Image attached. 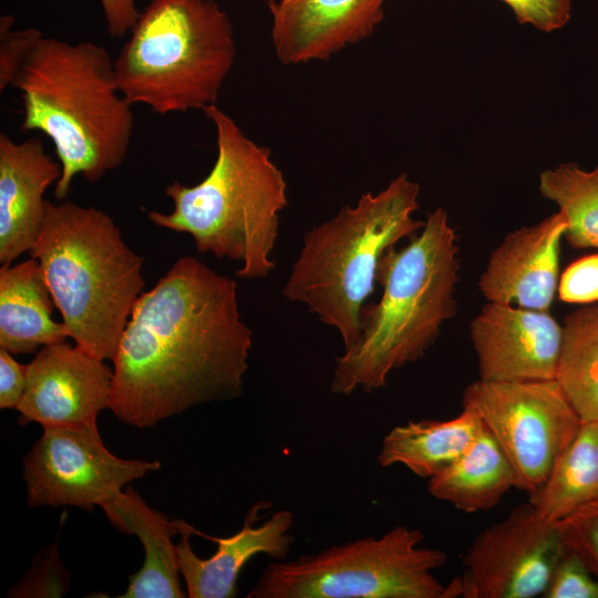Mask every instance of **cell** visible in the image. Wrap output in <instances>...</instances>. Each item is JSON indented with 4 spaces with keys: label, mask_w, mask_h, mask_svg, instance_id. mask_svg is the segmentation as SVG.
Wrapping results in <instances>:
<instances>
[{
    "label": "cell",
    "mask_w": 598,
    "mask_h": 598,
    "mask_svg": "<svg viewBox=\"0 0 598 598\" xmlns=\"http://www.w3.org/2000/svg\"><path fill=\"white\" fill-rule=\"evenodd\" d=\"M251 344L236 281L182 257L133 308L112 360L110 410L145 429L196 405L235 399Z\"/></svg>",
    "instance_id": "obj_1"
},
{
    "label": "cell",
    "mask_w": 598,
    "mask_h": 598,
    "mask_svg": "<svg viewBox=\"0 0 598 598\" xmlns=\"http://www.w3.org/2000/svg\"><path fill=\"white\" fill-rule=\"evenodd\" d=\"M12 86L22 101L21 130L40 131L54 145L62 165L58 200L66 198L75 176L97 182L123 163L134 116L103 47L43 37Z\"/></svg>",
    "instance_id": "obj_2"
},
{
    "label": "cell",
    "mask_w": 598,
    "mask_h": 598,
    "mask_svg": "<svg viewBox=\"0 0 598 598\" xmlns=\"http://www.w3.org/2000/svg\"><path fill=\"white\" fill-rule=\"evenodd\" d=\"M458 269L455 231L446 212L436 208L406 246H393L381 257L382 296L364 307L359 343L337 358L331 391L379 390L393 370L422 358L456 313Z\"/></svg>",
    "instance_id": "obj_3"
},
{
    "label": "cell",
    "mask_w": 598,
    "mask_h": 598,
    "mask_svg": "<svg viewBox=\"0 0 598 598\" xmlns=\"http://www.w3.org/2000/svg\"><path fill=\"white\" fill-rule=\"evenodd\" d=\"M205 115L216 131L217 157L194 186L175 181L165 194L173 210L147 213L155 225L189 234L198 252L239 261L243 279L267 277L278 237L279 214L287 206V184L270 150L257 145L216 104Z\"/></svg>",
    "instance_id": "obj_4"
},
{
    "label": "cell",
    "mask_w": 598,
    "mask_h": 598,
    "mask_svg": "<svg viewBox=\"0 0 598 598\" xmlns=\"http://www.w3.org/2000/svg\"><path fill=\"white\" fill-rule=\"evenodd\" d=\"M37 259L69 337L101 360H113L145 280L143 258L112 217L69 200L45 203Z\"/></svg>",
    "instance_id": "obj_5"
},
{
    "label": "cell",
    "mask_w": 598,
    "mask_h": 598,
    "mask_svg": "<svg viewBox=\"0 0 598 598\" xmlns=\"http://www.w3.org/2000/svg\"><path fill=\"white\" fill-rule=\"evenodd\" d=\"M419 194L420 186L403 173L303 236L282 296L305 303L321 322L334 327L344 351L361 340L363 310L374 291L381 257L425 224L412 217Z\"/></svg>",
    "instance_id": "obj_6"
},
{
    "label": "cell",
    "mask_w": 598,
    "mask_h": 598,
    "mask_svg": "<svg viewBox=\"0 0 598 598\" xmlns=\"http://www.w3.org/2000/svg\"><path fill=\"white\" fill-rule=\"evenodd\" d=\"M236 43L214 0H151L114 60L121 93L166 115L216 104Z\"/></svg>",
    "instance_id": "obj_7"
},
{
    "label": "cell",
    "mask_w": 598,
    "mask_h": 598,
    "mask_svg": "<svg viewBox=\"0 0 598 598\" xmlns=\"http://www.w3.org/2000/svg\"><path fill=\"white\" fill-rule=\"evenodd\" d=\"M422 532L400 525L381 537L332 546L267 566L248 598H446L433 570L446 561L421 547Z\"/></svg>",
    "instance_id": "obj_8"
},
{
    "label": "cell",
    "mask_w": 598,
    "mask_h": 598,
    "mask_svg": "<svg viewBox=\"0 0 598 598\" xmlns=\"http://www.w3.org/2000/svg\"><path fill=\"white\" fill-rule=\"evenodd\" d=\"M462 404L477 413L509 461L516 488L528 494L546 481L581 425L555 379H478L466 386Z\"/></svg>",
    "instance_id": "obj_9"
},
{
    "label": "cell",
    "mask_w": 598,
    "mask_h": 598,
    "mask_svg": "<svg viewBox=\"0 0 598 598\" xmlns=\"http://www.w3.org/2000/svg\"><path fill=\"white\" fill-rule=\"evenodd\" d=\"M565 548L558 522L540 516L529 502L522 504L475 537L446 598L543 596Z\"/></svg>",
    "instance_id": "obj_10"
},
{
    "label": "cell",
    "mask_w": 598,
    "mask_h": 598,
    "mask_svg": "<svg viewBox=\"0 0 598 598\" xmlns=\"http://www.w3.org/2000/svg\"><path fill=\"white\" fill-rule=\"evenodd\" d=\"M23 460L29 506L91 511L112 501L127 483L161 467L158 461L124 460L104 445L96 423L47 426Z\"/></svg>",
    "instance_id": "obj_11"
},
{
    "label": "cell",
    "mask_w": 598,
    "mask_h": 598,
    "mask_svg": "<svg viewBox=\"0 0 598 598\" xmlns=\"http://www.w3.org/2000/svg\"><path fill=\"white\" fill-rule=\"evenodd\" d=\"M113 370L76 344L44 346L27 364V383L17 408L19 424L81 426L110 409Z\"/></svg>",
    "instance_id": "obj_12"
},
{
    "label": "cell",
    "mask_w": 598,
    "mask_h": 598,
    "mask_svg": "<svg viewBox=\"0 0 598 598\" xmlns=\"http://www.w3.org/2000/svg\"><path fill=\"white\" fill-rule=\"evenodd\" d=\"M268 502L254 504L239 532L229 537H213L195 530L183 520H175L181 540L176 545L179 571L190 598H233L237 596V579L246 563L258 554L285 560L293 543L290 530L293 514L289 509L275 512L257 525L259 512Z\"/></svg>",
    "instance_id": "obj_13"
},
{
    "label": "cell",
    "mask_w": 598,
    "mask_h": 598,
    "mask_svg": "<svg viewBox=\"0 0 598 598\" xmlns=\"http://www.w3.org/2000/svg\"><path fill=\"white\" fill-rule=\"evenodd\" d=\"M470 333L480 380H554L563 326L549 310L487 302L471 321Z\"/></svg>",
    "instance_id": "obj_14"
},
{
    "label": "cell",
    "mask_w": 598,
    "mask_h": 598,
    "mask_svg": "<svg viewBox=\"0 0 598 598\" xmlns=\"http://www.w3.org/2000/svg\"><path fill=\"white\" fill-rule=\"evenodd\" d=\"M561 212L505 236L491 254L478 288L489 302L549 310L558 289Z\"/></svg>",
    "instance_id": "obj_15"
},
{
    "label": "cell",
    "mask_w": 598,
    "mask_h": 598,
    "mask_svg": "<svg viewBox=\"0 0 598 598\" xmlns=\"http://www.w3.org/2000/svg\"><path fill=\"white\" fill-rule=\"evenodd\" d=\"M384 1L268 0L277 58L285 64L330 58L374 31Z\"/></svg>",
    "instance_id": "obj_16"
},
{
    "label": "cell",
    "mask_w": 598,
    "mask_h": 598,
    "mask_svg": "<svg viewBox=\"0 0 598 598\" xmlns=\"http://www.w3.org/2000/svg\"><path fill=\"white\" fill-rule=\"evenodd\" d=\"M62 175V165L43 142L12 141L0 134V264L11 265L34 246L44 216L48 187Z\"/></svg>",
    "instance_id": "obj_17"
},
{
    "label": "cell",
    "mask_w": 598,
    "mask_h": 598,
    "mask_svg": "<svg viewBox=\"0 0 598 598\" xmlns=\"http://www.w3.org/2000/svg\"><path fill=\"white\" fill-rule=\"evenodd\" d=\"M109 520L121 532L135 535L144 548L142 568L131 575L123 598H183L174 519L150 507L131 487L102 506Z\"/></svg>",
    "instance_id": "obj_18"
},
{
    "label": "cell",
    "mask_w": 598,
    "mask_h": 598,
    "mask_svg": "<svg viewBox=\"0 0 598 598\" xmlns=\"http://www.w3.org/2000/svg\"><path fill=\"white\" fill-rule=\"evenodd\" d=\"M55 302L37 259L0 268V348L12 354L63 342L69 332L52 319Z\"/></svg>",
    "instance_id": "obj_19"
},
{
    "label": "cell",
    "mask_w": 598,
    "mask_h": 598,
    "mask_svg": "<svg viewBox=\"0 0 598 598\" xmlns=\"http://www.w3.org/2000/svg\"><path fill=\"white\" fill-rule=\"evenodd\" d=\"M483 427L475 411L463 408L453 419L400 424L383 437L377 461L382 467L405 466L421 478H431L452 464Z\"/></svg>",
    "instance_id": "obj_20"
},
{
    "label": "cell",
    "mask_w": 598,
    "mask_h": 598,
    "mask_svg": "<svg viewBox=\"0 0 598 598\" xmlns=\"http://www.w3.org/2000/svg\"><path fill=\"white\" fill-rule=\"evenodd\" d=\"M511 488H516L512 465L484 425L466 451L427 482L432 497L465 513L493 508Z\"/></svg>",
    "instance_id": "obj_21"
},
{
    "label": "cell",
    "mask_w": 598,
    "mask_h": 598,
    "mask_svg": "<svg viewBox=\"0 0 598 598\" xmlns=\"http://www.w3.org/2000/svg\"><path fill=\"white\" fill-rule=\"evenodd\" d=\"M598 497V421L581 425L528 502L544 518L560 522Z\"/></svg>",
    "instance_id": "obj_22"
},
{
    "label": "cell",
    "mask_w": 598,
    "mask_h": 598,
    "mask_svg": "<svg viewBox=\"0 0 598 598\" xmlns=\"http://www.w3.org/2000/svg\"><path fill=\"white\" fill-rule=\"evenodd\" d=\"M555 380L581 422L598 421V306L565 316Z\"/></svg>",
    "instance_id": "obj_23"
},
{
    "label": "cell",
    "mask_w": 598,
    "mask_h": 598,
    "mask_svg": "<svg viewBox=\"0 0 598 598\" xmlns=\"http://www.w3.org/2000/svg\"><path fill=\"white\" fill-rule=\"evenodd\" d=\"M540 194L554 202L566 219L564 237L571 248L598 249V165L584 171L564 163L539 175Z\"/></svg>",
    "instance_id": "obj_24"
},
{
    "label": "cell",
    "mask_w": 598,
    "mask_h": 598,
    "mask_svg": "<svg viewBox=\"0 0 598 598\" xmlns=\"http://www.w3.org/2000/svg\"><path fill=\"white\" fill-rule=\"evenodd\" d=\"M566 547L584 561L598 580V497L558 522Z\"/></svg>",
    "instance_id": "obj_25"
},
{
    "label": "cell",
    "mask_w": 598,
    "mask_h": 598,
    "mask_svg": "<svg viewBox=\"0 0 598 598\" xmlns=\"http://www.w3.org/2000/svg\"><path fill=\"white\" fill-rule=\"evenodd\" d=\"M14 20L11 16L0 19V91L13 85L18 74L43 38L42 32L35 28L22 30L13 29Z\"/></svg>",
    "instance_id": "obj_26"
},
{
    "label": "cell",
    "mask_w": 598,
    "mask_h": 598,
    "mask_svg": "<svg viewBox=\"0 0 598 598\" xmlns=\"http://www.w3.org/2000/svg\"><path fill=\"white\" fill-rule=\"evenodd\" d=\"M542 597L598 598V580L578 555L566 547Z\"/></svg>",
    "instance_id": "obj_27"
},
{
    "label": "cell",
    "mask_w": 598,
    "mask_h": 598,
    "mask_svg": "<svg viewBox=\"0 0 598 598\" xmlns=\"http://www.w3.org/2000/svg\"><path fill=\"white\" fill-rule=\"evenodd\" d=\"M557 290L564 302L589 305L598 301V254L571 262L563 272Z\"/></svg>",
    "instance_id": "obj_28"
},
{
    "label": "cell",
    "mask_w": 598,
    "mask_h": 598,
    "mask_svg": "<svg viewBox=\"0 0 598 598\" xmlns=\"http://www.w3.org/2000/svg\"><path fill=\"white\" fill-rule=\"evenodd\" d=\"M514 12L517 21L551 32L563 28L570 19L573 0H502Z\"/></svg>",
    "instance_id": "obj_29"
},
{
    "label": "cell",
    "mask_w": 598,
    "mask_h": 598,
    "mask_svg": "<svg viewBox=\"0 0 598 598\" xmlns=\"http://www.w3.org/2000/svg\"><path fill=\"white\" fill-rule=\"evenodd\" d=\"M4 348H0V408H18L27 383V365L14 360Z\"/></svg>",
    "instance_id": "obj_30"
},
{
    "label": "cell",
    "mask_w": 598,
    "mask_h": 598,
    "mask_svg": "<svg viewBox=\"0 0 598 598\" xmlns=\"http://www.w3.org/2000/svg\"><path fill=\"white\" fill-rule=\"evenodd\" d=\"M110 35L121 38L132 30L140 17L136 0H100Z\"/></svg>",
    "instance_id": "obj_31"
}]
</instances>
